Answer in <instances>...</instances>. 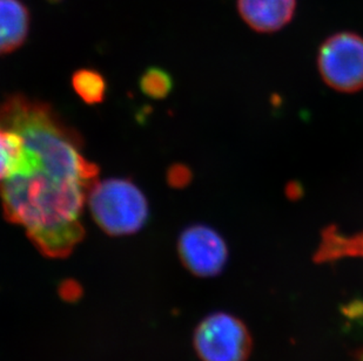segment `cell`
Masks as SVG:
<instances>
[{
  "label": "cell",
  "instance_id": "1",
  "mask_svg": "<svg viewBox=\"0 0 363 361\" xmlns=\"http://www.w3.org/2000/svg\"><path fill=\"white\" fill-rule=\"evenodd\" d=\"M0 125L25 144L18 171L0 183L4 217L24 228L41 255L69 257L85 237L82 212L99 168L82 153V135L40 100L7 96Z\"/></svg>",
  "mask_w": 363,
  "mask_h": 361
},
{
  "label": "cell",
  "instance_id": "14",
  "mask_svg": "<svg viewBox=\"0 0 363 361\" xmlns=\"http://www.w3.org/2000/svg\"><path fill=\"white\" fill-rule=\"evenodd\" d=\"M357 236V256H362L363 257V232Z\"/></svg>",
  "mask_w": 363,
  "mask_h": 361
},
{
  "label": "cell",
  "instance_id": "10",
  "mask_svg": "<svg viewBox=\"0 0 363 361\" xmlns=\"http://www.w3.org/2000/svg\"><path fill=\"white\" fill-rule=\"evenodd\" d=\"M72 87L86 105H99L106 96V80L96 69H78L72 76Z\"/></svg>",
  "mask_w": 363,
  "mask_h": 361
},
{
  "label": "cell",
  "instance_id": "5",
  "mask_svg": "<svg viewBox=\"0 0 363 361\" xmlns=\"http://www.w3.org/2000/svg\"><path fill=\"white\" fill-rule=\"evenodd\" d=\"M179 258L194 276L209 278L223 273L228 248L223 236L208 225L194 224L180 234Z\"/></svg>",
  "mask_w": 363,
  "mask_h": 361
},
{
  "label": "cell",
  "instance_id": "8",
  "mask_svg": "<svg viewBox=\"0 0 363 361\" xmlns=\"http://www.w3.org/2000/svg\"><path fill=\"white\" fill-rule=\"evenodd\" d=\"M24 151V139L21 134L0 125V182L18 171Z\"/></svg>",
  "mask_w": 363,
  "mask_h": 361
},
{
  "label": "cell",
  "instance_id": "2",
  "mask_svg": "<svg viewBox=\"0 0 363 361\" xmlns=\"http://www.w3.org/2000/svg\"><path fill=\"white\" fill-rule=\"evenodd\" d=\"M87 205L96 225L113 237L137 234L150 217L147 198L128 178L98 180L89 190Z\"/></svg>",
  "mask_w": 363,
  "mask_h": 361
},
{
  "label": "cell",
  "instance_id": "15",
  "mask_svg": "<svg viewBox=\"0 0 363 361\" xmlns=\"http://www.w3.org/2000/svg\"><path fill=\"white\" fill-rule=\"evenodd\" d=\"M359 360L363 361V351L361 352L360 355H359Z\"/></svg>",
  "mask_w": 363,
  "mask_h": 361
},
{
  "label": "cell",
  "instance_id": "9",
  "mask_svg": "<svg viewBox=\"0 0 363 361\" xmlns=\"http://www.w3.org/2000/svg\"><path fill=\"white\" fill-rule=\"evenodd\" d=\"M355 236L348 237L339 231L335 225H330L323 230V239L316 251V262H330L347 256H357Z\"/></svg>",
  "mask_w": 363,
  "mask_h": 361
},
{
  "label": "cell",
  "instance_id": "16",
  "mask_svg": "<svg viewBox=\"0 0 363 361\" xmlns=\"http://www.w3.org/2000/svg\"><path fill=\"white\" fill-rule=\"evenodd\" d=\"M48 1H51V3H57V1H60V0H48Z\"/></svg>",
  "mask_w": 363,
  "mask_h": 361
},
{
  "label": "cell",
  "instance_id": "7",
  "mask_svg": "<svg viewBox=\"0 0 363 361\" xmlns=\"http://www.w3.org/2000/svg\"><path fill=\"white\" fill-rule=\"evenodd\" d=\"M30 28L31 13L23 0H0V55L21 48Z\"/></svg>",
  "mask_w": 363,
  "mask_h": 361
},
{
  "label": "cell",
  "instance_id": "6",
  "mask_svg": "<svg viewBox=\"0 0 363 361\" xmlns=\"http://www.w3.org/2000/svg\"><path fill=\"white\" fill-rule=\"evenodd\" d=\"M238 12L254 31L273 33L291 23L296 0H237Z\"/></svg>",
  "mask_w": 363,
  "mask_h": 361
},
{
  "label": "cell",
  "instance_id": "11",
  "mask_svg": "<svg viewBox=\"0 0 363 361\" xmlns=\"http://www.w3.org/2000/svg\"><path fill=\"white\" fill-rule=\"evenodd\" d=\"M173 88V79L160 67H150L140 78V89L145 96L155 100L167 98Z\"/></svg>",
  "mask_w": 363,
  "mask_h": 361
},
{
  "label": "cell",
  "instance_id": "12",
  "mask_svg": "<svg viewBox=\"0 0 363 361\" xmlns=\"http://www.w3.org/2000/svg\"><path fill=\"white\" fill-rule=\"evenodd\" d=\"M192 171L187 166L182 164H175L167 171V182L172 188L182 189L191 183L192 180Z\"/></svg>",
  "mask_w": 363,
  "mask_h": 361
},
{
  "label": "cell",
  "instance_id": "4",
  "mask_svg": "<svg viewBox=\"0 0 363 361\" xmlns=\"http://www.w3.org/2000/svg\"><path fill=\"white\" fill-rule=\"evenodd\" d=\"M193 344L202 361H246L252 351L247 327L226 312L209 314L200 321Z\"/></svg>",
  "mask_w": 363,
  "mask_h": 361
},
{
  "label": "cell",
  "instance_id": "13",
  "mask_svg": "<svg viewBox=\"0 0 363 361\" xmlns=\"http://www.w3.org/2000/svg\"><path fill=\"white\" fill-rule=\"evenodd\" d=\"M303 193H305V189L298 180L288 182L287 185L284 188V194L287 196L288 200H291V201L301 200Z\"/></svg>",
  "mask_w": 363,
  "mask_h": 361
},
{
  "label": "cell",
  "instance_id": "3",
  "mask_svg": "<svg viewBox=\"0 0 363 361\" xmlns=\"http://www.w3.org/2000/svg\"><path fill=\"white\" fill-rule=\"evenodd\" d=\"M318 67L325 85L337 92L363 89V37L339 32L327 38L320 46Z\"/></svg>",
  "mask_w": 363,
  "mask_h": 361
}]
</instances>
